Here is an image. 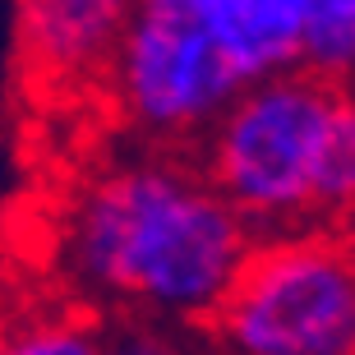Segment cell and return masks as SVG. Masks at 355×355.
Wrapping results in <instances>:
<instances>
[{
    "instance_id": "30bf717a",
    "label": "cell",
    "mask_w": 355,
    "mask_h": 355,
    "mask_svg": "<svg viewBox=\"0 0 355 355\" xmlns=\"http://www.w3.org/2000/svg\"><path fill=\"white\" fill-rule=\"evenodd\" d=\"M106 355H194L180 328L153 323V318H102Z\"/></svg>"
},
{
    "instance_id": "7a4b0ae2",
    "label": "cell",
    "mask_w": 355,
    "mask_h": 355,
    "mask_svg": "<svg viewBox=\"0 0 355 355\" xmlns=\"http://www.w3.org/2000/svg\"><path fill=\"white\" fill-rule=\"evenodd\" d=\"M342 92L304 69H286L250 83L194 144V166L259 240L318 226V166Z\"/></svg>"
},
{
    "instance_id": "8992f818",
    "label": "cell",
    "mask_w": 355,
    "mask_h": 355,
    "mask_svg": "<svg viewBox=\"0 0 355 355\" xmlns=\"http://www.w3.org/2000/svg\"><path fill=\"white\" fill-rule=\"evenodd\" d=\"M189 10L245 88L300 69L309 0H189Z\"/></svg>"
},
{
    "instance_id": "5b68a950",
    "label": "cell",
    "mask_w": 355,
    "mask_h": 355,
    "mask_svg": "<svg viewBox=\"0 0 355 355\" xmlns=\"http://www.w3.org/2000/svg\"><path fill=\"white\" fill-rule=\"evenodd\" d=\"M139 0H14V51L28 83L102 88Z\"/></svg>"
},
{
    "instance_id": "277c9868",
    "label": "cell",
    "mask_w": 355,
    "mask_h": 355,
    "mask_svg": "<svg viewBox=\"0 0 355 355\" xmlns=\"http://www.w3.org/2000/svg\"><path fill=\"white\" fill-rule=\"evenodd\" d=\"M125 130L157 148H194L245 83L203 33L189 0H139L102 74Z\"/></svg>"
},
{
    "instance_id": "3957f363",
    "label": "cell",
    "mask_w": 355,
    "mask_h": 355,
    "mask_svg": "<svg viewBox=\"0 0 355 355\" xmlns=\"http://www.w3.org/2000/svg\"><path fill=\"white\" fill-rule=\"evenodd\" d=\"M203 332L217 355H355V250L323 226L259 240Z\"/></svg>"
},
{
    "instance_id": "9c48e42d",
    "label": "cell",
    "mask_w": 355,
    "mask_h": 355,
    "mask_svg": "<svg viewBox=\"0 0 355 355\" xmlns=\"http://www.w3.org/2000/svg\"><path fill=\"white\" fill-rule=\"evenodd\" d=\"M351 212H355V88H346L337 102V116L328 125V144H323L314 222H342Z\"/></svg>"
},
{
    "instance_id": "ba28073f",
    "label": "cell",
    "mask_w": 355,
    "mask_h": 355,
    "mask_svg": "<svg viewBox=\"0 0 355 355\" xmlns=\"http://www.w3.org/2000/svg\"><path fill=\"white\" fill-rule=\"evenodd\" d=\"M300 69L337 88H355V0H309Z\"/></svg>"
},
{
    "instance_id": "6da1fadb",
    "label": "cell",
    "mask_w": 355,
    "mask_h": 355,
    "mask_svg": "<svg viewBox=\"0 0 355 355\" xmlns=\"http://www.w3.org/2000/svg\"><path fill=\"white\" fill-rule=\"evenodd\" d=\"M51 240L65 286L88 309L180 332L208 328L259 245L208 175L171 153L88 175Z\"/></svg>"
},
{
    "instance_id": "52a82bcc",
    "label": "cell",
    "mask_w": 355,
    "mask_h": 355,
    "mask_svg": "<svg viewBox=\"0 0 355 355\" xmlns=\"http://www.w3.org/2000/svg\"><path fill=\"white\" fill-rule=\"evenodd\" d=\"M0 355H106V323L88 309L0 314Z\"/></svg>"
}]
</instances>
